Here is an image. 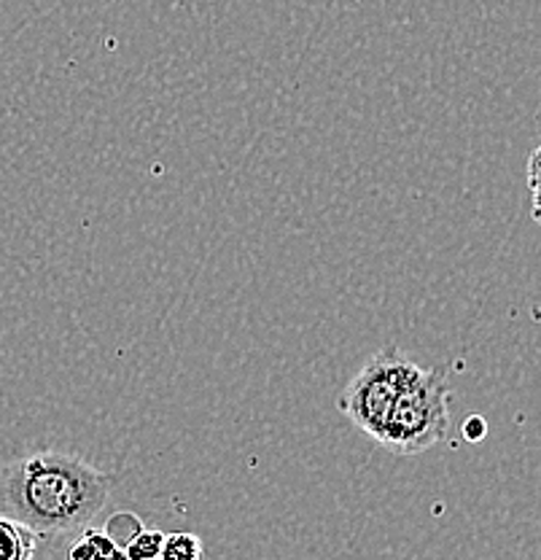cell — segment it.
I'll return each instance as SVG.
<instances>
[{"label":"cell","instance_id":"cell-1","mask_svg":"<svg viewBox=\"0 0 541 560\" xmlns=\"http://www.w3.org/2000/svg\"><path fill=\"white\" fill-rule=\"evenodd\" d=\"M119 477L71 453L36 451L0 464V515L44 539L86 528L108 504Z\"/></svg>","mask_w":541,"mask_h":560},{"label":"cell","instance_id":"cell-2","mask_svg":"<svg viewBox=\"0 0 541 560\" xmlns=\"http://www.w3.org/2000/svg\"><path fill=\"white\" fill-rule=\"evenodd\" d=\"M450 429V385L445 370H421L388 412L380 445L397 455L432 451Z\"/></svg>","mask_w":541,"mask_h":560},{"label":"cell","instance_id":"cell-3","mask_svg":"<svg viewBox=\"0 0 541 560\" xmlns=\"http://www.w3.org/2000/svg\"><path fill=\"white\" fill-rule=\"evenodd\" d=\"M421 370L423 366L404 359L397 346L377 350L361 366L358 375L348 383V388L342 390V396L337 399V410L351 420L358 431H364L366 436L377 442L399 394L421 375Z\"/></svg>","mask_w":541,"mask_h":560},{"label":"cell","instance_id":"cell-4","mask_svg":"<svg viewBox=\"0 0 541 560\" xmlns=\"http://www.w3.org/2000/svg\"><path fill=\"white\" fill-rule=\"evenodd\" d=\"M36 530L9 515H0V560H33L38 552Z\"/></svg>","mask_w":541,"mask_h":560},{"label":"cell","instance_id":"cell-5","mask_svg":"<svg viewBox=\"0 0 541 560\" xmlns=\"http://www.w3.org/2000/svg\"><path fill=\"white\" fill-rule=\"evenodd\" d=\"M114 550H116V545L108 539L106 530L86 528L84 534H81V539L71 547L68 558L71 560H108V556Z\"/></svg>","mask_w":541,"mask_h":560},{"label":"cell","instance_id":"cell-6","mask_svg":"<svg viewBox=\"0 0 541 560\" xmlns=\"http://www.w3.org/2000/svg\"><path fill=\"white\" fill-rule=\"evenodd\" d=\"M160 560H202V541L195 534H165Z\"/></svg>","mask_w":541,"mask_h":560},{"label":"cell","instance_id":"cell-7","mask_svg":"<svg viewBox=\"0 0 541 560\" xmlns=\"http://www.w3.org/2000/svg\"><path fill=\"white\" fill-rule=\"evenodd\" d=\"M103 530H106L108 539L114 541L116 547L127 550V545H130V541L143 530V523H141V517L132 515V512H116V515L108 517L106 528Z\"/></svg>","mask_w":541,"mask_h":560},{"label":"cell","instance_id":"cell-8","mask_svg":"<svg viewBox=\"0 0 541 560\" xmlns=\"http://www.w3.org/2000/svg\"><path fill=\"white\" fill-rule=\"evenodd\" d=\"M162 545H165V534L156 528H143L136 539L127 545V558L130 560H160Z\"/></svg>","mask_w":541,"mask_h":560},{"label":"cell","instance_id":"cell-9","mask_svg":"<svg viewBox=\"0 0 541 560\" xmlns=\"http://www.w3.org/2000/svg\"><path fill=\"white\" fill-rule=\"evenodd\" d=\"M485 431H487V423L480 416H471L463 420V436H467L469 442H480L482 436H485Z\"/></svg>","mask_w":541,"mask_h":560},{"label":"cell","instance_id":"cell-10","mask_svg":"<svg viewBox=\"0 0 541 560\" xmlns=\"http://www.w3.org/2000/svg\"><path fill=\"white\" fill-rule=\"evenodd\" d=\"M528 180H531L533 191L541 189V145L531 156V165H528Z\"/></svg>","mask_w":541,"mask_h":560},{"label":"cell","instance_id":"cell-11","mask_svg":"<svg viewBox=\"0 0 541 560\" xmlns=\"http://www.w3.org/2000/svg\"><path fill=\"white\" fill-rule=\"evenodd\" d=\"M533 219L541 224V189L533 191Z\"/></svg>","mask_w":541,"mask_h":560},{"label":"cell","instance_id":"cell-12","mask_svg":"<svg viewBox=\"0 0 541 560\" xmlns=\"http://www.w3.org/2000/svg\"><path fill=\"white\" fill-rule=\"evenodd\" d=\"M108 560H130V558H127V552L121 550V547H116V550L108 556Z\"/></svg>","mask_w":541,"mask_h":560}]
</instances>
